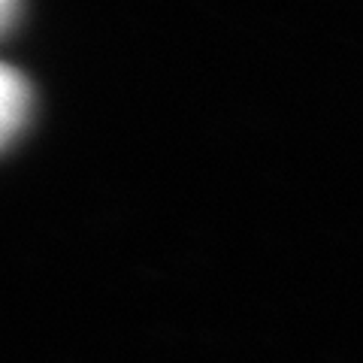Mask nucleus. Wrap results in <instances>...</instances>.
Masks as SVG:
<instances>
[{"mask_svg": "<svg viewBox=\"0 0 363 363\" xmlns=\"http://www.w3.org/2000/svg\"><path fill=\"white\" fill-rule=\"evenodd\" d=\"M33 116V88L18 67L0 61V152H6Z\"/></svg>", "mask_w": 363, "mask_h": 363, "instance_id": "1", "label": "nucleus"}, {"mask_svg": "<svg viewBox=\"0 0 363 363\" xmlns=\"http://www.w3.org/2000/svg\"><path fill=\"white\" fill-rule=\"evenodd\" d=\"M18 18H21V6L16 0H0V37L16 28Z\"/></svg>", "mask_w": 363, "mask_h": 363, "instance_id": "2", "label": "nucleus"}]
</instances>
